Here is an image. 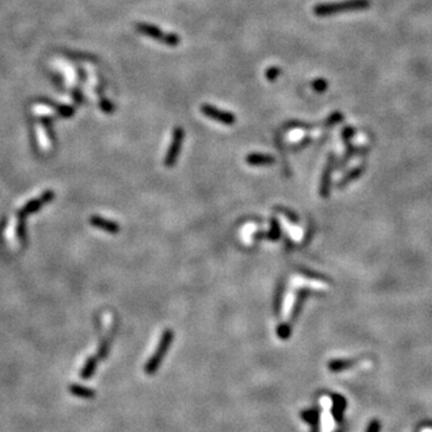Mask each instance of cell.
Instances as JSON below:
<instances>
[{"label":"cell","instance_id":"obj_1","mask_svg":"<svg viewBox=\"0 0 432 432\" xmlns=\"http://www.w3.org/2000/svg\"><path fill=\"white\" fill-rule=\"evenodd\" d=\"M173 340H174V333L171 329H166L164 333H162L161 339H160V342L158 345V348H156V351L154 352L153 356L150 357V359L148 360L146 364V368H144L148 375H154L156 371H158L160 365H161L162 360L165 359L166 354H167L168 350H170V346Z\"/></svg>","mask_w":432,"mask_h":432},{"label":"cell","instance_id":"obj_2","mask_svg":"<svg viewBox=\"0 0 432 432\" xmlns=\"http://www.w3.org/2000/svg\"><path fill=\"white\" fill-rule=\"evenodd\" d=\"M365 6H368V1H365V0H351V1L339 2V4L318 5V6L315 7V13L318 14V16H325V14L350 11L354 10V8H363Z\"/></svg>","mask_w":432,"mask_h":432},{"label":"cell","instance_id":"obj_3","mask_svg":"<svg viewBox=\"0 0 432 432\" xmlns=\"http://www.w3.org/2000/svg\"><path fill=\"white\" fill-rule=\"evenodd\" d=\"M137 30L142 32V34L150 36L155 40L161 41V42L166 43L168 46H177L180 42V38L178 35L176 34H170V32H164L161 31L158 26H154L147 23H140L137 24Z\"/></svg>","mask_w":432,"mask_h":432},{"label":"cell","instance_id":"obj_4","mask_svg":"<svg viewBox=\"0 0 432 432\" xmlns=\"http://www.w3.org/2000/svg\"><path fill=\"white\" fill-rule=\"evenodd\" d=\"M184 130L182 127H176L173 131V136H172V142L171 146L167 150V155L165 158V166L168 168L174 167L177 160L179 158L180 149H182V144L184 142Z\"/></svg>","mask_w":432,"mask_h":432},{"label":"cell","instance_id":"obj_5","mask_svg":"<svg viewBox=\"0 0 432 432\" xmlns=\"http://www.w3.org/2000/svg\"><path fill=\"white\" fill-rule=\"evenodd\" d=\"M201 111L203 112V114L206 115V117L212 118V119L216 121H220V123L226 124V125H232L235 121L234 114L229 113V112L220 111V109L213 107V106L210 105H203L202 107H201Z\"/></svg>","mask_w":432,"mask_h":432},{"label":"cell","instance_id":"obj_6","mask_svg":"<svg viewBox=\"0 0 432 432\" xmlns=\"http://www.w3.org/2000/svg\"><path fill=\"white\" fill-rule=\"evenodd\" d=\"M89 222L93 227H96V228L105 230V232L109 233V234H118L120 230L119 224L114 222V221L108 220V218L102 217V216H97V215L91 216Z\"/></svg>","mask_w":432,"mask_h":432},{"label":"cell","instance_id":"obj_7","mask_svg":"<svg viewBox=\"0 0 432 432\" xmlns=\"http://www.w3.org/2000/svg\"><path fill=\"white\" fill-rule=\"evenodd\" d=\"M310 294H311V291H310L309 288H306V287H303V288L298 291L297 299H295L294 305H293V309L291 312V323H294V322L298 319L301 310H303L304 303H305V300Z\"/></svg>","mask_w":432,"mask_h":432},{"label":"cell","instance_id":"obj_8","mask_svg":"<svg viewBox=\"0 0 432 432\" xmlns=\"http://www.w3.org/2000/svg\"><path fill=\"white\" fill-rule=\"evenodd\" d=\"M246 162L250 166H271L275 164V159L270 155H265V154H248L246 156Z\"/></svg>","mask_w":432,"mask_h":432},{"label":"cell","instance_id":"obj_9","mask_svg":"<svg viewBox=\"0 0 432 432\" xmlns=\"http://www.w3.org/2000/svg\"><path fill=\"white\" fill-rule=\"evenodd\" d=\"M331 160L328 162V165L325 166V170L323 172V176H322L321 180V186H319V194L323 198H327L329 196L330 192V176H331Z\"/></svg>","mask_w":432,"mask_h":432},{"label":"cell","instance_id":"obj_10","mask_svg":"<svg viewBox=\"0 0 432 432\" xmlns=\"http://www.w3.org/2000/svg\"><path fill=\"white\" fill-rule=\"evenodd\" d=\"M69 390H70L71 394H72L73 396H77V398H81V399L95 398V392H94L93 389H90V388H87V387L79 386V384H71Z\"/></svg>","mask_w":432,"mask_h":432},{"label":"cell","instance_id":"obj_11","mask_svg":"<svg viewBox=\"0 0 432 432\" xmlns=\"http://www.w3.org/2000/svg\"><path fill=\"white\" fill-rule=\"evenodd\" d=\"M283 293H285V280H281L280 283L276 287V292L274 295V313L275 316H280L281 313V307H282V301H283Z\"/></svg>","mask_w":432,"mask_h":432},{"label":"cell","instance_id":"obj_12","mask_svg":"<svg viewBox=\"0 0 432 432\" xmlns=\"http://www.w3.org/2000/svg\"><path fill=\"white\" fill-rule=\"evenodd\" d=\"M97 360H99V358L97 357L88 358L87 362H85L84 366H83L81 371L82 380H89V378L93 377V375L95 374L97 368Z\"/></svg>","mask_w":432,"mask_h":432},{"label":"cell","instance_id":"obj_13","mask_svg":"<svg viewBox=\"0 0 432 432\" xmlns=\"http://www.w3.org/2000/svg\"><path fill=\"white\" fill-rule=\"evenodd\" d=\"M333 413L335 419L340 420L342 418V413L346 408V400L341 395H334L333 396Z\"/></svg>","mask_w":432,"mask_h":432},{"label":"cell","instance_id":"obj_14","mask_svg":"<svg viewBox=\"0 0 432 432\" xmlns=\"http://www.w3.org/2000/svg\"><path fill=\"white\" fill-rule=\"evenodd\" d=\"M43 202L41 200H32L31 202H29L28 204H25L24 208L20 209L18 212V217L19 218H25L26 215L32 214V213L37 212L38 209L42 207Z\"/></svg>","mask_w":432,"mask_h":432},{"label":"cell","instance_id":"obj_15","mask_svg":"<svg viewBox=\"0 0 432 432\" xmlns=\"http://www.w3.org/2000/svg\"><path fill=\"white\" fill-rule=\"evenodd\" d=\"M281 226L279 220L276 217L270 218V230L267 233V238L271 241H277L281 238Z\"/></svg>","mask_w":432,"mask_h":432},{"label":"cell","instance_id":"obj_16","mask_svg":"<svg viewBox=\"0 0 432 432\" xmlns=\"http://www.w3.org/2000/svg\"><path fill=\"white\" fill-rule=\"evenodd\" d=\"M353 360H345V359H335L331 360L329 363V370L333 372H340L346 369H350L353 365Z\"/></svg>","mask_w":432,"mask_h":432},{"label":"cell","instance_id":"obj_17","mask_svg":"<svg viewBox=\"0 0 432 432\" xmlns=\"http://www.w3.org/2000/svg\"><path fill=\"white\" fill-rule=\"evenodd\" d=\"M276 334L281 340H288L292 334V325L289 323H280L276 328Z\"/></svg>","mask_w":432,"mask_h":432},{"label":"cell","instance_id":"obj_18","mask_svg":"<svg viewBox=\"0 0 432 432\" xmlns=\"http://www.w3.org/2000/svg\"><path fill=\"white\" fill-rule=\"evenodd\" d=\"M277 210V213H280V214H282L283 216H286L287 218H288V221L289 222H292V223H294V224H298L299 223V216L295 214L294 212H293V210H291V209H288V208H285V207H276V208H275Z\"/></svg>","mask_w":432,"mask_h":432},{"label":"cell","instance_id":"obj_19","mask_svg":"<svg viewBox=\"0 0 432 432\" xmlns=\"http://www.w3.org/2000/svg\"><path fill=\"white\" fill-rule=\"evenodd\" d=\"M301 417H303V419L305 420V422L310 423V424L316 426L318 424V412L315 410H309V411H304L303 413H301Z\"/></svg>","mask_w":432,"mask_h":432},{"label":"cell","instance_id":"obj_20","mask_svg":"<svg viewBox=\"0 0 432 432\" xmlns=\"http://www.w3.org/2000/svg\"><path fill=\"white\" fill-rule=\"evenodd\" d=\"M108 352H109V345L108 341H103L101 343V346H100V350H99V354H97V358L99 359H106L108 356Z\"/></svg>","mask_w":432,"mask_h":432},{"label":"cell","instance_id":"obj_21","mask_svg":"<svg viewBox=\"0 0 432 432\" xmlns=\"http://www.w3.org/2000/svg\"><path fill=\"white\" fill-rule=\"evenodd\" d=\"M17 233H18V236L20 238V240H22V241H25V239H26V233H25V223H24V218H19L18 227H17Z\"/></svg>","mask_w":432,"mask_h":432},{"label":"cell","instance_id":"obj_22","mask_svg":"<svg viewBox=\"0 0 432 432\" xmlns=\"http://www.w3.org/2000/svg\"><path fill=\"white\" fill-rule=\"evenodd\" d=\"M279 75H280V70L277 69V67H270V69H268L267 73H265L268 81H275Z\"/></svg>","mask_w":432,"mask_h":432},{"label":"cell","instance_id":"obj_23","mask_svg":"<svg viewBox=\"0 0 432 432\" xmlns=\"http://www.w3.org/2000/svg\"><path fill=\"white\" fill-rule=\"evenodd\" d=\"M53 198H54V192L49 190V191H46L45 194H43L42 196H41L40 200L42 201L43 203H48V202H51Z\"/></svg>","mask_w":432,"mask_h":432},{"label":"cell","instance_id":"obj_24","mask_svg":"<svg viewBox=\"0 0 432 432\" xmlns=\"http://www.w3.org/2000/svg\"><path fill=\"white\" fill-rule=\"evenodd\" d=\"M380 428H381L380 423H378L377 420H374V422H371V424L369 425L368 431L366 432H380Z\"/></svg>","mask_w":432,"mask_h":432}]
</instances>
